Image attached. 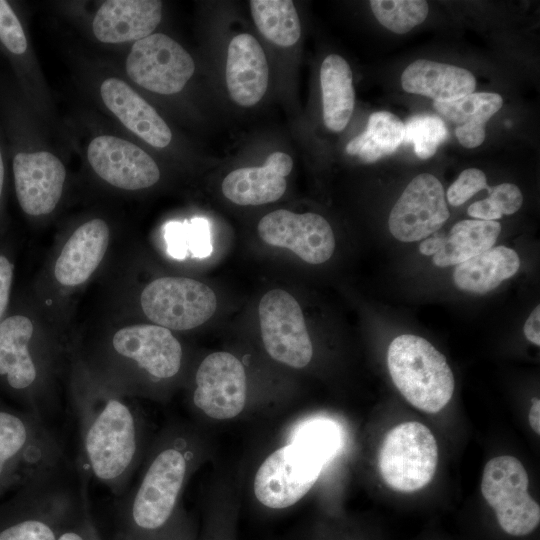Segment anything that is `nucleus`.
<instances>
[{
  "mask_svg": "<svg viewBox=\"0 0 540 540\" xmlns=\"http://www.w3.org/2000/svg\"><path fill=\"white\" fill-rule=\"evenodd\" d=\"M0 44L13 57H22L28 49L21 21L8 1L0 0Z\"/></svg>",
  "mask_w": 540,
  "mask_h": 540,
  "instance_id": "34",
  "label": "nucleus"
},
{
  "mask_svg": "<svg viewBox=\"0 0 540 540\" xmlns=\"http://www.w3.org/2000/svg\"><path fill=\"white\" fill-rule=\"evenodd\" d=\"M502 105L501 95L492 92L471 93L450 102H433L440 115L457 125L455 135L465 148L483 143L486 123Z\"/></svg>",
  "mask_w": 540,
  "mask_h": 540,
  "instance_id": "27",
  "label": "nucleus"
},
{
  "mask_svg": "<svg viewBox=\"0 0 540 540\" xmlns=\"http://www.w3.org/2000/svg\"><path fill=\"white\" fill-rule=\"evenodd\" d=\"M93 170L111 185L137 190L154 185L160 171L153 158L137 145L121 138L102 135L87 150Z\"/></svg>",
  "mask_w": 540,
  "mask_h": 540,
  "instance_id": "15",
  "label": "nucleus"
},
{
  "mask_svg": "<svg viewBox=\"0 0 540 540\" xmlns=\"http://www.w3.org/2000/svg\"><path fill=\"white\" fill-rule=\"evenodd\" d=\"M79 435L77 467L115 496H122L139 463L143 425L139 413L117 393L85 392L75 397Z\"/></svg>",
  "mask_w": 540,
  "mask_h": 540,
  "instance_id": "1",
  "label": "nucleus"
},
{
  "mask_svg": "<svg viewBox=\"0 0 540 540\" xmlns=\"http://www.w3.org/2000/svg\"><path fill=\"white\" fill-rule=\"evenodd\" d=\"M340 445L341 433L335 422L317 418L299 425L287 448L298 473L316 482L322 468L335 456Z\"/></svg>",
  "mask_w": 540,
  "mask_h": 540,
  "instance_id": "25",
  "label": "nucleus"
},
{
  "mask_svg": "<svg viewBox=\"0 0 540 540\" xmlns=\"http://www.w3.org/2000/svg\"><path fill=\"white\" fill-rule=\"evenodd\" d=\"M194 405L206 416L227 420L245 407L247 380L240 360L228 352H214L204 358L195 376Z\"/></svg>",
  "mask_w": 540,
  "mask_h": 540,
  "instance_id": "12",
  "label": "nucleus"
},
{
  "mask_svg": "<svg viewBox=\"0 0 540 540\" xmlns=\"http://www.w3.org/2000/svg\"><path fill=\"white\" fill-rule=\"evenodd\" d=\"M145 315L155 324L172 330H189L214 314L217 299L206 284L186 277H161L141 293Z\"/></svg>",
  "mask_w": 540,
  "mask_h": 540,
  "instance_id": "8",
  "label": "nucleus"
},
{
  "mask_svg": "<svg viewBox=\"0 0 540 540\" xmlns=\"http://www.w3.org/2000/svg\"><path fill=\"white\" fill-rule=\"evenodd\" d=\"M447 137L446 125L436 115H414L404 124L403 142L412 144L415 154L420 159L432 157Z\"/></svg>",
  "mask_w": 540,
  "mask_h": 540,
  "instance_id": "33",
  "label": "nucleus"
},
{
  "mask_svg": "<svg viewBox=\"0 0 540 540\" xmlns=\"http://www.w3.org/2000/svg\"><path fill=\"white\" fill-rule=\"evenodd\" d=\"M502 230L498 221L467 219L454 224L443 235L432 262L438 267L458 265L492 248Z\"/></svg>",
  "mask_w": 540,
  "mask_h": 540,
  "instance_id": "29",
  "label": "nucleus"
},
{
  "mask_svg": "<svg viewBox=\"0 0 540 540\" xmlns=\"http://www.w3.org/2000/svg\"><path fill=\"white\" fill-rule=\"evenodd\" d=\"M529 424L536 434H540V400L532 399V405L529 410Z\"/></svg>",
  "mask_w": 540,
  "mask_h": 540,
  "instance_id": "40",
  "label": "nucleus"
},
{
  "mask_svg": "<svg viewBox=\"0 0 540 540\" xmlns=\"http://www.w3.org/2000/svg\"><path fill=\"white\" fill-rule=\"evenodd\" d=\"M269 78L265 53L252 35L235 36L228 46L226 84L231 98L241 106H253L264 96Z\"/></svg>",
  "mask_w": 540,
  "mask_h": 540,
  "instance_id": "19",
  "label": "nucleus"
},
{
  "mask_svg": "<svg viewBox=\"0 0 540 540\" xmlns=\"http://www.w3.org/2000/svg\"><path fill=\"white\" fill-rule=\"evenodd\" d=\"M401 85L406 92L429 97L434 102H450L473 93L476 79L465 68L418 59L403 71Z\"/></svg>",
  "mask_w": 540,
  "mask_h": 540,
  "instance_id": "24",
  "label": "nucleus"
},
{
  "mask_svg": "<svg viewBox=\"0 0 540 540\" xmlns=\"http://www.w3.org/2000/svg\"><path fill=\"white\" fill-rule=\"evenodd\" d=\"M320 84L325 126L340 132L347 126L355 103L353 76L347 61L337 54L328 55L321 64Z\"/></svg>",
  "mask_w": 540,
  "mask_h": 540,
  "instance_id": "28",
  "label": "nucleus"
},
{
  "mask_svg": "<svg viewBox=\"0 0 540 540\" xmlns=\"http://www.w3.org/2000/svg\"><path fill=\"white\" fill-rule=\"evenodd\" d=\"M109 242V228L101 219L78 227L63 247L55 264L57 281L76 286L86 281L102 261Z\"/></svg>",
  "mask_w": 540,
  "mask_h": 540,
  "instance_id": "21",
  "label": "nucleus"
},
{
  "mask_svg": "<svg viewBox=\"0 0 540 540\" xmlns=\"http://www.w3.org/2000/svg\"><path fill=\"white\" fill-rule=\"evenodd\" d=\"M487 199L494 208L503 216L517 212L523 203V195L518 186L512 183H501L487 188Z\"/></svg>",
  "mask_w": 540,
  "mask_h": 540,
  "instance_id": "36",
  "label": "nucleus"
},
{
  "mask_svg": "<svg viewBox=\"0 0 540 540\" xmlns=\"http://www.w3.org/2000/svg\"><path fill=\"white\" fill-rule=\"evenodd\" d=\"M438 463V445L430 429L419 422L395 426L385 436L379 469L386 484L396 491L413 492L433 478Z\"/></svg>",
  "mask_w": 540,
  "mask_h": 540,
  "instance_id": "6",
  "label": "nucleus"
},
{
  "mask_svg": "<svg viewBox=\"0 0 540 540\" xmlns=\"http://www.w3.org/2000/svg\"><path fill=\"white\" fill-rule=\"evenodd\" d=\"M257 229L266 244L289 249L310 264L328 261L335 250L333 230L317 213L276 210L262 217Z\"/></svg>",
  "mask_w": 540,
  "mask_h": 540,
  "instance_id": "13",
  "label": "nucleus"
},
{
  "mask_svg": "<svg viewBox=\"0 0 540 540\" xmlns=\"http://www.w3.org/2000/svg\"><path fill=\"white\" fill-rule=\"evenodd\" d=\"M450 216L440 180L421 173L406 186L392 207L388 227L401 242H416L433 235Z\"/></svg>",
  "mask_w": 540,
  "mask_h": 540,
  "instance_id": "11",
  "label": "nucleus"
},
{
  "mask_svg": "<svg viewBox=\"0 0 540 540\" xmlns=\"http://www.w3.org/2000/svg\"><path fill=\"white\" fill-rule=\"evenodd\" d=\"M111 343L115 356L156 381L171 379L180 371L182 347L165 327H124L114 334Z\"/></svg>",
  "mask_w": 540,
  "mask_h": 540,
  "instance_id": "14",
  "label": "nucleus"
},
{
  "mask_svg": "<svg viewBox=\"0 0 540 540\" xmlns=\"http://www.w3.org/2000/svg\"><path fill=\"white\" fill-rule=\"evenodd\" d=\"M487 178L483 171L469 168L460 173L445 195L452 206H460L483 189H487Z\"/></svg>",
  "mask_w": 540,
  "mask_h": 540,
  "instance_id": "35",
  "label": "nucleus"
},
{
  "mask_svg": "<svg viewBox=\"0 0 540 540\" xmlns=\"http://www.w3.org/2000/svg\"><path fill=\"white\" fill-rule=\"evenodd\" d=\"M151 454L138 484L122 501L130 537H149L166 527L191 468L184 437H169Z\"/></svg>",
  "mask_w": 540,
  "mask_h": 540,
  "instance_id": "3",
  "label": "nucleus"
},
{
  "mask_svg": "<svg viewBox=\"0 0 540 540\" xmlns=\"http://www.w3.org/2000/svg\"><path fill=\"white\" fill-rule=\"evenodd\" d=\"M443 234L434 233L432 237H427L419 245V251L423 255L433 256L439 249Z\"/></svg>",
  "mask_w": 540,
  "mask_h": 540,
  "instance_id": "39",
  "label": "nucleus"
},
{
  "mask_svg": "<svg viewBox=\"0 0 540 540\" xmlns=\"http://www.w3.org/2000/svg\"><path fill=\"white\" fill-rule=\"evenodd\" d=\"M255 25L261 34L280 47L293 46L301 36V25L291 0H251Z\"/></svg>",
  "mask_w": 540,
  "mask_h": 540,
  "instance_id": "31",
  "label": "nucleus"
},
{
  "mask_svg": "<svg viewBox=\"0 0 540 540\" xmlns=\"http://www.w3.org/2000/svg\"><path fill=\"white\" fill-rule=\"evenodd\" d=\"M86 479L65 462L0 506V540H57L86 507Z\"/></svg>",
  "mask_w": 540,
  "mask_h": 540,
  "instance_id": "2",
  "label": "nucleus"
},
{
  "mask_svg": "<svg viewBox=\"0 0 540 540\" xmlns=\"http://www.w3.org/2000/svg\"><path fill=\"white\" fill-rule=\"evenodd\" d=\"M369 4L379 23L397 34H405L424 22L429 11L423 0H371Z\"/></svg>",
  "mask_w": 540,
  "mask_h": 540,
  "instance_id": "32",
  "label": "nucleus"
},
{
  "mask_svg": "<svg viewBox=\"0 0 540 540\" xmlns=\"http://www.w3.org/2000/svg\"><path fill=\"white\" fill-rule=\"evenodd\" d=\"M16 196L22 210L39 216L54 210L66 177L62 162L46 151H17L13 156Z\"/></svg>",
  "mask_w": 540,
  "mask_h": 540,
  "instance_id": "16",
  "label": "nucleus"
},
{
  "mask_svg": "<svg viewBox=\"0 0 540 540\" xmlns=\"http://www.w3.org/2000/svg\"><path fill=\"white\" fill-rule=\"evenodd\" d=\"M31 320L22 315L0 323V376L16 391L32 390L38 383L39 368L30 351Z\"/></svg>",
  "mask_w": 540,
  "mask_h": 540,
  "instance_id": "22",
  "label": "nucleus"
},
{
  "mask_svg": "<svg viewBox=\"0 0 540 540\" xmlns=\"http://www.w3.org/2000/svg\"><path fill=\"white\" fill-rule=\"evenodd\" d=\"M261 337L274 360L292 368H303L313 355L302 309L287 291H268L259 303Z\"/></svg>",
  "mask_w": 540,
  "mask_h": 540,
  "instance_id": "9",
  "label": "nucleus"
},
{
  "mask_svg": "<svg viewBox=\"0 0 540 540\" xmlns=\"http://www.w3.org/2000/svg\"><path fill=\"white\" fill-rule=\"evenodd\" d=\"M161 17L158 0H109L98 9L92 29L103 43L137 41L151 35Z\"/></svg>",
  "mask_w": 540,
  "mask_h": 540,
  "instance_id": "18",
  "label": "nucleus"
},
{
  "mask_svg": "<svg viewBox=\"0 0 540 540\" xmlns=\"http://www.w3.org/2000/svg\"><path fill=\"white\" fill-rule=\"evenodd\" d=\"M292 158L283 152L270 154L260 167L230 172L222 181L224 196L238 205H262L278 200L286 191Z\"/></svg>",
  "mask_w": 540,
  "mask_h": 540,
  "instance_id": "17",
  "label": "nucleus"
},
{
  "mask_svg": "<svg viewBox=\"0 0 540 540\" xmlns=\"http://www.w3.org/2000/svg\"><path fill=\"white\" fill-rule=\"evenodd\" d=\"M13 266L3 255H0V319L3 316L10 296Z\"/></svg>",
  "mask_w": 540,
  "mask_h": 540,
  "instance_id": "37",
  "label": "nucleus"
},
{
  "mask_svg": "<svg viewBox=\"0 0 540 540\" xmlns=\"http://www.w3.org/2000/svg\"><path fill=\"white\" fill-rule=\"evenodd\" d=\"M520 268L518 253L504 245L493 246L458 265L453 282L461 291L483 295L513 277Z\"/></svg>",
  "mask_w": 540,
  "mask_h": 540,
  "instance_id": "26",
  "label": "nucleus"
},
{
  "mask_svg": "<svg viewBox=\"0 0 540 540\" xmlns=\"http://www.w3.org/2000/svg\"><path fill=\"white\" fill-rule=\"evenodd\" d=\"M403 138L404 123L388 111H378L370 115L365 131L348 142L346 152L371 163L395 152Z\"/></svg>",
  "mask_w": 540,
  "mask_h": 540,
  "instance_id": "30",
  "label": "nucleus"
},
{
  "mask_svg": "<svg viewBox=\"0 0 540 540\" xmlns=\"http://www.w3.org/2000/svg\"><path fill=\"white\" fill-rule=\"evenodd\" d=\"M315 481L305 479L295 469L287 445L272 452L259 466L254 478V493L265 507L286 509L312 488Z\"/></svg>",
  "mask_w": 540,
  "mask_h": 540,
  "instance_id": "23",
  "label": "nucleus"
},
{
  "mask_svg": "<svg viewBox=\"0 0 540 540\" xmlns=\"http://www.w3.org/2000/svg\"><path fill=\"white\" fill-rule=\"evenodd\" d=\"M4 160H3V154L2 150L0 148V199L3 191V184H4Z\"/></svg>",
  "mask_w": 540,
  "mask_h": 540,
  "instance_id": "42",
  "label": "nucleus"
},
{
  "mask_svg": "<svg viewBox=\"0 0 540 540\" xmlns=\"http://www.w3.org/2000/svg\"><path fill=\"white\" fill-rule=\"evenodd\" d=\"M387 366L403 397L424 412H439L453 396L455 379L446 357L423 337H395L387 350Z\"/></svg>",
  "mask_w": 540,
  "mask_h": 540,
  "instance_id": "5",
  "label": "nucleus"
},
{
  "mask_svg": "<svg viewBox=\"0 0 540 540\" xmlns=\"http://www.w3.org/2000/svg\"><path fill=\"white\" fill-rule=\"evenodd\" d=\"M106 107L142 140L153 147L164 148L172 132L166 122L137 92L118 78L106 79L100 87Z\"/></svg>",
  "mask_w": 540,
  "mask_h": 540,
  "instance_id": "20",
  "label": "nucleus"
},
{
  "mask_svg": "<svg viewBox=\"0 0 540 540\" xmlns=\"http://www.w3.org/2000/svg\"><path fill=\"white\" fill-rule=\"evenodd\" d=\"M523 332L528 341L540 345V306L537 305L526 319Z\"/></svg>",
  "mask_w": 540,
  "mask_h": 540,
  "instance_id": "38",
  "label": "nucleus"
},
{
  "mask_svg": "<svg viewBox=\"0 0 540 540\" xmlns=\"http://www.w3.org/2000/svg\"><path fill=\"white\" fill-rule=\"evenodd\" d=\"M194 70L190 54L162 33L137 40L126 60V72L135 83L165 95L180 92Z\"/></svg>",
  "mask_w": 540,
  "mask_h": 540,
  "instance_id": "10",
  "label": "nucleus"
},
{
  "mask_svg": "<svg viewBox=\"0 0 540 540\" xmlns=\"http://www.w3.org/2000/svg\"><path fill=\"white\" fill-rule=\"evenodd\" d=\"M57 540H87L86 533L78 529H68Z\"/></svg>",
  "mask_w": 540,
  "mask_h": 540,
  "instance_id": "41",
  "label": "nucleus"
},
{
  "mask_svg": "<svg viewBox=\"0 0 540 540\" xmlns=\"http://www.w3.org/2000/svg\"><path fill=\"white\" fill-rule=\"evenodd\" d=\"M529 479L515 457L501 455L485 465L481 492L501 528L513 536L531 533L540 522V507L528 492Z\"/></svg>",
  "mask_w": 540,
  "mask_h": 540,
  "instance_id": "7",
  "label": "nucleus"
},
{
  "mask_svg": "<svg viewBox=\"0 0 540 540\" xmlns=\"http://www.w3.org/2000/svg\"><path fill=\"white\" fill-rule=\"evenodd\" d=\"M68 461L46 420L0 409V493L22 488Z\"/></svg>",
  "mask_w": 540,
  "mask_h": 540,
  "instance_id": "4",
  "label": "nucleus"
}]
</instances>
